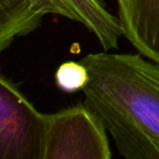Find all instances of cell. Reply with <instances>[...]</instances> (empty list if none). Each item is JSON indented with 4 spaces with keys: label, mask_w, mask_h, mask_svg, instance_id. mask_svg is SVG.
<instances>
[{
    "label": "cell",
    "mask_w": 159,
    "mask_h": 159,
    "mask_svg": "<svg viewBox=\"0 0 159 159\" xmlns=\"http://www.w3.org/2000/svg\"><path fill=\"white\" fill-rule=\"evenodd\" d=\"M54 78L60 90L66 93H74L84 90L89 80V74L81 62L68 61L57 67Z\"/></svg>",
    "instance_id": "obj_7"
},
{
    "label": "cell",
    "mask_w": 159,
    "mask_h": 159,
    "mask_svg": "<svg viewBox=\"0 0 159 159\" xmlns=\"http://www.w3.org/2000/svg\"><path fill=\"white\" fill-rule=\"evenodd\" d=\"M49 122L0 73V159H43Z\"/></svg>",
    "instance_id": "obj_2"
},
{
    "label": "cell",
    "mask_w": 159,
    "mask_h": 159,
    "mask_svg": "<svg viewBox=\"0 0 159 159\" xmlns=\"http://www.w3.org/2000/svg\"><path fill=\"white\" fill-rule=\"evenodd\" d=\"M124 36L141 55L159 64V0H117Z\"/></svg>",
    "instance_id": "obj_5"
},
{
    "label": "cell",
    "mask_w": 159,
    "mask_h": 159,
    "mask_svg": "<svg viewBox=\"0 0 159 159\" xmlns=\"http://www.w3.org/2000/svg\"><path fill=\"white\" fill-rule=\"evenodd\" d=\"M43 16L38 0H0V54L16 38L34 32Z\"/></svg>",
    "instance_id": "obj_6"
},
{
    "label": "cell",
    "mask_w": 159,
    "mask_h": 159,
    "mask_svg": "<svg viewBox=\"0 0 159 159\" xmlns=\"http://www.w3.org/2000/svg\"><path fill=\"white\" fill-rule=\"evenodd\" d=\"M38 3L43 15H61L84 25L105 51L118 48L124 30L103 0H38Z\"/></svg>",
    "instance_id": "obj_4"
},
{
    "label": "cell",
    "mask_w": 159,
    "mask_h": 159,
    "mask_svg": "<svg viewBox=\"0 0 159 159\" xmlns=\"http://www.w3.org/2000/svg\"><path fill=\"white\" fill-rule=\"evenodd\" d=\"M106 133L84 104L50 114L43 159H111Z\"/></svg>",
    "instance_id": "obj_3"
},
{
    "label": "cell",
    "mask_w": 159,
    "mask_h": 159,
    "mask_svg": "<svg viewBox=\"0 0 159 159\" xmlns=\"http://www.w3.org/2000/svg\"><path fill=\"white\" fill-rule=\"evenodd\" d=\"M84 104L124 159H159V64L130 53H90Z\"/></svg>",
    "instance_id": "obj_1"
}]
</instances>
